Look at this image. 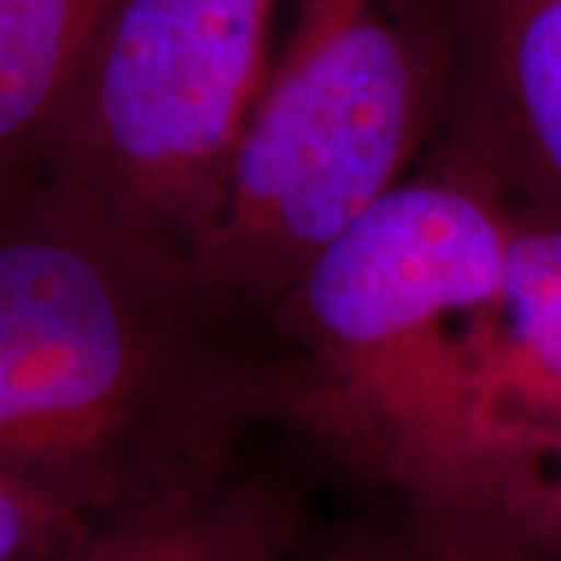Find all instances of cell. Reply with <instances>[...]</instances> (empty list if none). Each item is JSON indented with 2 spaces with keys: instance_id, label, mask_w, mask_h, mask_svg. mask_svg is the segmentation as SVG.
I'll list each match as a JSON object with an SVG mask.
<instances>
[{
  "instance_id": "obj_7",
  "label": "cell",
  "mask_w": 561,
  "mask_h": 561,
  "mask_svg": "<svg viewBox=\"0 0 561 561\" xmlns=\"http://www.w3.org/2000/svg\"><path fill=\"white\" fill-rule=\"evenodd\" d=\"M300 500L238 465L219 481L91 524L62 561H297Z\"/></svg>"
},
{
  "instance_id": "obj_1",
  "label": "cell",
  "mask_w": 561,
  "mask_h": 561,
  "mask_svg": "<svg viewBox=\"0 0 561 561\" xmlns=\"http://www.w3.org/2000/svg\"><path fill=\"white\" fill-rule=\"evenodd\" d=\"M290 405L272 316L197 253L0 181V468L91 527L225 478Z\"/></svg>"
},
{
  "instance_id": "obj_11",
  "label": "cell",
  "mask_w": 561,
  "mask_h": 561,
  "mask_svg": "<svg viewBox=\"0 0 561 561\" xmlns=\"http://www.w3.org/2000/svg\"><path fill=\"white\" fill-rule=\"evenodd\" d=\"M549 546L530 540H500V542H483V546H471L459 556L446 561H552Z\"/></svg>"
},
{
  "instance_id": "obj_4",
  "label": "cell",
  "mask_w": 561,
  "mask_h": 561,
  "mask_svg": "<svg viewBox=\"0 0 561 561\" xmlns=\"http://www.w3.org/2000/svg\"><path fill=\"white\" fill-rule=\"evenodd\" d=\"M287 0H113L38 172L147 238L197 253L219 216Z\"/></svg>"
},
{
  "instance_id": "obj_6",
  "label": "cell",
  "mask_w": 561,
  "mask_h": 561,
  "mask_svg": "<svg viewBox=\"0 0 561 561\" xmlns=\"http://www.w3.org/2000/svg\"><path fill=\"white\" fill-rule=\"evenodd\" d=\"M483 400L524 468V443L561 427V228L512 219L496 300L468 324Z\"/></svg>"
},
{
  "instance_id": "obj_2",
  "label": "cell",
  "mask_w": 561,
  "mask_h": 561,
  "mask_svg": "<svg viewBox=\"0 0 561 561\" xmlns=\"http://www.w3.org/2000/svg\"><path fill=\"white\" fill-rule=\"evenodd\" d=\"M512 216L419 165L306 265L272 309L290 421L397 500L424 537L534 534L540 500L483 400L468 324L496 300Z\"/></svg>"
},
{
  "instance_id": "obj_8",
  "label": "cell",
  "mask_w": 561,
  "mask_h": 561,
  "mask_svg": "<svg viewBox=\"0 0 561 561\" xmlns=\"http://www.w3.org/2000/svg\"><path fill=\"white\" fill-rule=\"evenodd\" d=\"M113 0H0V181L38 169L81 54Z\"/></svg>"
},
{
  "instance_id": "obj_9",
  "label": "cell",
  "mask_w": 561,
  "mask_h": 561,
  "mask_svg": "<svg viewBox=\"0 0 561 561\" xmlns=\"http://www.w3.org/2000/svg\"><path fill=\"white\" fill-rule=\"evenodd\" d=\"M84 530L88 524L0 468V561H62Z\"/></svg>"
},
{
  "instance_id": "obj_3",
  "label": "cell",
  "mask_w": 561,
  "mask_h": 561,
  "mask_svg": "<svg viewBox=\"0 0 561 561\" xmlns=\"http://www.w3.org/2000/svg\"><path fill=\"white\" fill-rule=\"evenodd\" d=\"M443 91L434 0H294L201 265L272 316L328 243L421 165Z\"/></svg>"
},
{
  "instance_id": "obj_5",
  "label": "cell",
  "mask_w": 561,
  "mask_h": 561,
  "mask_svg": "<svg viewBox=\"0 0 561 561\" xmlns=\"http://www.w3.org/2000/svg\"><path fill=\"white\" fill-rule=\"evenodd\" d=\"M443 91L421 165L561 228V0H434Z\"/></svg>"
},
{
  "instance_id": "obj_10",
  "label": "cell",
  "mask_w": 561,
  "mask_h": 561,
  "mask_svg": "<svg viewBox=\"0 0 561 561\" xmlns=\"http://www.w3.org/2000/svg\"><path fill=\"white\" fill-rule=\"evenodd\" d=\"M524 465H527V474L530 481L537 483L540 490V474L549 465H559V474L549 478L542 483V500H546V512H549V522L556 527L561 540V427L552 431H542L537 437L524 443Z\"/></svg>"
}]
</instances>
